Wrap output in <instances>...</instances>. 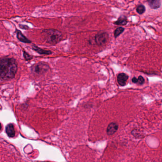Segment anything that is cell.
<instances>
[{"label": "cell", "mask_w": 162, "mask_h": 162, "mask_svg": "<svg viewBox=\"0 0 162 162\" xmlns=\"http://www.w3.org/2000/svg\"><path fill=\"white\" fill-rule=\"evenodd\" d=\"M49 69V66L45 62H39L33 64L30 67V70L33 74L42 75L48 72Z\"/></svg>", "instance_id": "3957f363"}, {"label": "cell", "mask_w": 162, "mask_h": 162, "mask_svg": "<svg viewBox=\"0 0 162 162\" xmlns=\"http://www.w3.org/2000/svg\"><path fill=\"white\" fill-rule=\"evenodd\" d=\"M145 11V8L143 5H139L137 8V12L139 14H142Z\"/></svg>", "instance_id": "5bb4252c"}, {"label": "cell", "mask_w": 162, "mask_h": 162, "mask_svg": "<svg viewBox=\"0 0 162 162\" xmlns=\"http://www.w3.org/2000/svg\"><path fill=\"white\" fill-rule=\"evenodd\" d=\"M23 56L25 60H26V61L31 60L33 58V57L32 55L28 54V53H27L24 50H23Z\"/></svg>", "instance_id": "4fadbf2b"}, {"label": "cell", "mask_w": 162, "mask_h": 162, "mask_svg": "<svg viewBox=\"0 0 162 162\" xmlns=\"http://www.w3.org/2000/svg\"><path fill=\"white\" fill-rule=\"evenodd\" d=\"M147 2L153 9H157L161 6V1L158 0H148Z\"/></svg>", "instance_id": "30bf717a"}, {"label": "cell", "mask_w": 162, "mask_h": 162, "mask_svg": "<svg viewBox=\"0 0 162 162\" xmlns=\"http://www.w3.org/2000/svg\"><path fill=\"white\" fill-rule=\"evenodd\" d=\"M32 49L36 51L40 55H50L52 53V52L50 50H44L42 48H40L38 47H37L36 45H33L32 46Z\"/></svg>", "instance_id": "9c48e42d"}, {"label": "cell", "mask_w": 162, "mask_h": 162, "mask_svg": "<svg viewBox=\"0 0 162 162\" xmlns=\"http://www.w3.org/2000/svg\"><path fill=\"white\" fill-rule=\"evenodd\" d=\"M42 37L46 42L54 45L60 42L62 34L60 31L55 29H46L42 32Z\"/></svg>", "instance_id": "7a4b0ae2"}, {"label": "cell", "mask_w": 162, "mask_h": 162, "mask_svg": "<svg viewBox=\"0 0 162 162\" xmlns=\"http://www.w3.org/2000/svg\"><path fill=\"white\" fill-rule=\"evenodd\" d=\"M125 30V29L122 27H119L117 28L116 30H115L114 32V36L116 38L118 36H119L121 33H122Z\"/></svg>", "instance_id": "7c38bea8"}, {"label": "cell", "mask_w": 162, "mask_h": 162, "mask_svg": "<svg viewBox=\"0 0 162 162\" xmlns=\"http://www.w3.org/2000/svg\"><path fill=\"white\" fill-rule=\"evenodd\" d=\"M127 23V21L126 18L124 17H121L118 18V20L114 23V24L117 25H125Z\"/></svg>", "instance_id": "8fae6325"}, {"label": "cell", "mask_w": 162, "mask_h": 162, "mask_svg": "<svg viewBox=\"0 0 162 162\" xmlns=\"http://www.w3.org/2000/svg\"><path fill=\"white\" fill-rule=\"evenodd\" d=\"M128 78V76L125 73H120L117 76V82L121 86H124L126 84V81Z\"/></svg>", "instance_id": "8992f818"}, {"label": "cell", "mask_w": 162, "mask_h": 162, "mask_svg": "<svg viewBox=\"0 0 162 162\" xmlns=\"http://www.w3.org/2000/svg\"><path fill=\"white\" fill-rule=\"evenodd\" d=\"M108 39V34L106 32H100L95 37V41L98 46H102L107 42Z\"/></svg>", "instance_id": "277c9868"}, {"label": "cell", "mask_w": 162, "mask_h": 162, "mask_svg": "<svg viewBox=\"0 0 162 162\" xmlns=\"http://www.w3.org/2000/svg\"><path fill=\"white\" fill-rule=\"evenodd\" d=\"M118 128V125L116 123H111L108 125L107 129V133L109 136L113 135L116 132Z\"/></svg>", "instance_id": "5b68a950"}, {"label": "cell", "mask_w": 162, "mask_h": 162, "mask_svg": "<svg viewBox=\"0 0 162 162\" xmlns=\"http://www.w3.org/2000/svg\"><path fill=\"white\" fill-rule=\"evenodd\" d=\"M144 79L142 76H139L138 78H137V83L139 85H143L144 83Z\"/></svg>", "instance_id": "9a60e30c"}, {"label": "cell", "mask_w": 162, "mask_h": 162, "mask_svg": "<svg viewBox=\"0 0 162 162\" xmlns=\"http://www.w3.org/2000/svg\"><path fill=\"white\" fill-rule=\"evenodd\" d=\"M16 33L17 39L21 42L25 43H31V41L24 36L20 30H17L16 31Z\"/></svg>", "instance_id": "ba28073f"}, {"label": "cell", "mask_w": 162, "mask_h": 162, "mask_svg": "<svg viewBox=\"0 0 162 162\" xmlns=\"http://www.w3.org/2000/svg\"><path fill=\"white\" fill-rule=\"evenodd\" d=\"M5 131L8 136L9 138H13L15 135V131L13 125L10 123L7 125L5 128Z\"/></svg>", "instance_id": "52a82bcc"}, {"label": "cell", "mask_w": 162, "mask_h": 162, "mask_svg": "<svg viewBox=\"0 0 162 162\" xmlns=\"http://www.w3.org/2000/svg\"><path fill=\"white\" fill-rule=\"evenodd\" d=\"M18 70V65L16 60L7 57L0 60V77L3 80H8L14 78Z\"/></svg>", "instance_id": "6da1fadb"}]
</instances>
